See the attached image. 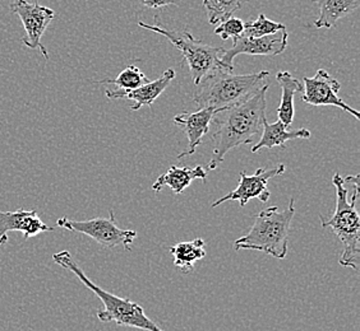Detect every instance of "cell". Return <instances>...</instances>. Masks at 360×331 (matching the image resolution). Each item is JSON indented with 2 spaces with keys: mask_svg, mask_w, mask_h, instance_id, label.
Segmentation results:
<instances>
[{
  "mask_svg": "<svg viewBox=\"0 0 360 331\" xmlns=\"http://www.w3.org/2000/svg\"><path fill=\"white\" fill-rule=\"evenodd\" d=\"M269 84H266L253 96L242 104L224 109L216 114L214 119L216 129L212 135L214 153L208 162L206 171L219 168L231 149L240 145L250 144L256 134L262 133L266 119V93Z\"/></svg>",
  "mask_w": 360,
  "mask_h": 331,
  "instance_id": "6da1fadb",
  "label": "cell"
},
{
  "mask_svg": "<svg viewBox=\"0 0 360 331\" xmlns=\"http://www.w3.org/2000/svg\"><path fill=\"white\" fill-rule=\"evenodd\" d=\"M208 173L205 167H178L172 166L167 173L159 176L153 185V191L159 193L164 187H170L175 195H179L187 189L194 180L201 179L203 182L207 180Z\"/></svg>",
  "mask_w": 360,
  "mask_h": 331,
  "instance_id": "9a60e30c",
  "label": "cell"
},
{
  "mask_svg": "<svg viewBox=\"0 0 360 331\" xmlns=\"http://www.w3.org/2000/svg\"><path fill=\"white\" fill-rule=\"evenodd\" d=\"M175 76V70L170 68L165 70L158 79L150 81L136 90H106L105 96L109 100H131L134 102L131 106V110L139 111L143 106H153V102L161 96V93L169 87Z\"/></svg>",
  "mask_w": 360,
  "mask_h": 331,
  "instance_id": "5bb4252c",
  "label": "cell"
},
{
  "mask_svg": "<svg viewBox=\"0 0 360 331\" xmlns=\"http://www.w3.org/2000/svg\"><path fill=\"white\" fill-rule=\"evenodd\" d=\"M285 170H286L285 165L280 163L269 170L261 167L253 175H247L242 171L239 173L240 179H239L238 187L233 191H230L220 199H217L215 203H212L211 207H219L225 201H239L242 208L245 207L250 199H259L262 203L269 201L271 196L270 190L267 189L269 181L276 176L283 175Z\"/></svg>",
  "mask_w": 360,
  "mask_h": 331,
  "instance_id": "9c48e42d",
  "label": "cell"
},
{
  "mask_svg": "<svg viewBox=\"0 0 360 331\" xmlns=\"http://www.w3.org/2000/svg\"><path fill=\"white\" fill-rule=\"evenodd\" d=\"M205 241L202 238H195L193 241L179 242L170 248V252L174 257V265L183 273H193L194 265L198 260L206 256Z\"/></svg>",
  "mask_w": 360,
  "mask_h": 331,
  "instance_id": "d6986e66",
  "label": "cell"
},
{
  "mask_svg": "<svg viewBox=\"0 0 360 331\" xmlns=\"http://www.w3.org/2000/svg\"><path fill=\"white\" fill-rule=\"evenodd\" d=\"M56 226L65 228L70 232L89 236L106 248L123 246L127 251H131L133 242L137 238V232L118 227L112 210H110L109 218H94L89 221H73L63 217L56 221Z\"/></svg>",
  "mask_w": 360,
  "mask_h": 331,
  "instance_id": "52a82bcc",
  "label": "cell"
},
{
  "mask_svg": "<svg viewBox=\"0 0 360 331\" xmlns=\"http://www.w3.org/2000/svg\"><path fill=\"white\" fill-rule=\"evenodd\" d=\"M153 25H147L145 22L139 21V26L147 31L156 32L164 36L167 40L172 42L175 48L180 51L184 60L187 62L188 69L193 79L194 86L198 84L202 78L215 73L217 70H230L222 64L221 56L225 48H217L208 45L195 39L188 31H179L167 28L160 20L159 15H155ZM233 73V72H231Z\"/></svg>",
  "mask_w": 360,
  "mask_h": 331,
  "instance_id": "8992f818",
  "label": "cell"
},
{
  "mask_svg": "<svg viewBox=\"0 0 360 331\" xmlns=\"http://www.w3.org/2000/svg\"><path fill=\"white\" fill-rule=\"evenodd\" d=\"M269 76L267 70L250 74L217 70L195 84L193 101L200 109H228L253 96L267 84Z\"/></svg>",
  "mask_w": 360,
  "mask_h": 331,
  "instance_id": "7a4b0ae2",
  "label": "cell"
},
{
  "mask_svg": "<svg viewBox=\"0 0 360 331\" xmlns=\"http://www.w3.org/2000/svg\"><path fill=\"white\" fill-rule=\"evenodd\" d=\"M54 231L39 218L37 210L18 209L15 212H1L0 210V245L8 242L9 232H22L23 238L28 240L31 237L40 235L42 232Z\"/></svg>",
  "mask_w": 360,
  "mask_h": 331,
  "instance_id": "4fadbf2b",
  "label": "cell"
},
{
  "mask_svg": "<svg viewBox=\"0 0 360 331\" xmlns=\"http://www.w3.org/2000/svg\"><path fill=\"white\" fill-rule=\"evenodd\" d=\"M53 260L64 269L70 270L82 283L96 295L104 304V309L97 311V318L103 323H115L119 326H127L145 331H164L159 325L146 315L145 310L129 298L115 296L108 290L100 288L84 274L78 266L70 251H60L53 255Z\"/></svg>",
  "mask_w": 360,
  "mask_h": 331,
  "instance_id": "3957f363",
  "label": "cell"
},
{
  "mask_svg": "<svg viewBox=\"0 0 360 331\" xmlns=\"http://www.w3.org/2000/svg\"><path fill=\"white\" fill-rule=\"evenodd\" d=\"M319 6V18L314 22L317 28H333L338 22L354 13L360 6V0H313Z\"/></svg>",
  "mask_w": 360,
  "mask_h": 331,
  "instance_id": "e0dca14e",
  "label": "cell"
},
{
  "mask_svg": "<svg viewBox=\"0 0 360 331\" xmlns=\"http://www.w3.org/2000/svg\"><path fill=\"white\" fill-rule=\"evenodd\" d=\"M11 11L20 17L26 36L22 43L28 48H40L44 58L49 60V53L42 45L41 39L50 22L54 20L56 12L51 8L44 7L39 3H28L27 0H15L11 4Z\"/></svg>",
  "mask_w": 360,
  "mask_h": 331,
  "instance_id": "ba28073f",
  "label": "cell"
},
{
  "mask_svg": "<svg viewBox=\"0 0 360 331\" xmlns=\"http://www.w3.org/2000/svg\"><path fill=\"white\" fill-rule=\"evenodd\" d=\"M295 214V199H290L289 205L284 210L277 207L264 209L257 214L255 223L247 235L234 242L238 250H256L283 260L288 255L289 232L291 222Z\"/></svg>",
  "mask_w": 360,
  "mask_h": 331,
  "instance_id": "277c9868",
  "label": "cell"
},
{
  "mask_svg": "<svg viewBox=\"0 0 360 331\" xmlns=\"http://www.w3.org/2000/svg\"><path fill=\"white\" fill-rule=\"evenodd\" d=\"M148 82H150L148 76H146L145 73L139 69V67L129 65L115 79H104V81L97 83L114 84V86H117L118 90H132Z\"/></svg>",
  "mask_w": 360,
  "mask_h": 331,
  "instance_id": "44dd1931",
  "label": "cell"
},
{
  "mask_svg": "<svg viewBox=\"0 0 360 331\" xmlns=\"http://www.w3.org/2000/svg\"><path fill=\"white\" fill-rule=\"evenodd\" d=\"M248 0H203L210 25H217L234 17Z\"/></svg>",
  "mask_w": 360,
  "mask_h": 331,
  "instance_id": "ffe728a7",
  "label": "cell"
},
{
  "mask_svg": "<svg viewBox=\"0 0 360 331\" xmlns=\"http://www.w3.org/2000/svg\"><path fill=\"white\" fill-rule=\"evenodd\" d=\"M224 109H200L195 112H181L174 118V123L179 125L181 130L186 133L188 138V148L183 153H180L178 158L192 156L197 151V148L202 144L205 135L210 130V125L212 124L216 114Z\"/></svg>",
  "mask_w": 360,
  "mask_h": 331,
  "instance_id": "7c38bea8",
  "label": "cell"
},
{
  "mask_svg": "<svg viewBox=\"0 0 360 331\" xmlns=\"http://www.w3.org/2000/svg\"><path fill=\"white\" fill-rule=\"evenodd\" d=\"M286 29V26L283 23L271 21L264 13L259 14L255 21L245 23L243 37H250V39H259L264 36L274 35L280 31Z\"/></svg>",
  "mask_w": 360,
  "mask_h": 331,
  "instance_id": "7402d4cb",
  "label": "cell"
},
{
  "mask_svg": "<svg viewBox=\"0 0 360 331\" xmlns=\"http://www.w3.org/2000/svg\"><path fill=\"white\" fill-rule=\"evenodd\" d=\"M341 84L339 81L330 76L325 69L317 70L313 76L303 78V101L312 106H333L349 112L356 120H360V114L339 97Z\"/></svg>",
  "mask_w": 360,
  "mask_h": 331,
  "instance_id": "8fae6325",
  "label": "cell"
},
{
  "mask_svg": "<svg viewBox=\"0 0 360 331\" xmlns=\"http://www.w3.org/2000/svg\"><path fill=\"white\" fill-rule=\"evenodd\" d=\"M289 126H286L284 123L277 120L274 124H269L266 120L264 123V129H262V137L256 145H253L252 152H259L262 148H269L272 149L275 147L285 148V143L288 140H294V139H309L311 138V131L305 128L297 129V130H288Z\"/></svg>",
  "mask_w": 360,
  "mask_h": 331,
  "instance_id": "2e32d148",
  "label": "cell"
},
{
  "mask_svg": "<svg viewBox=\"0 0 360 331\" xmlns=\"http://www.w3.org/2000/svg\"><path fill=\"white\" fill-rule=\"evenodd\" d=\"M333 184L336 189V209L330 218H323L322 215L319 217L322 227L330 228L344 246L340 265L359 270L360 218L355 207L359 191H354L352 201H349V190L340 173L333 175Z\"/></svg>",
  "mask_w": 360,
  "mask_h": 331,
  "instance_id": "5b68a950",
  "label": "cell"
},
{
  "mask_svg": "<svg viewBox=\"0 0 360 331\" xmlns=\"http://www.w3.org/2000/svg\"><path fill=\"white\" fill-rule=\"evenodd\" d=\"M276 81L281 87V101L277 107V118L286 126H290L295 116L294 96L297 92H303V83L291 76L289 72H278Z\"/></svg>",
  "mask_w": 360,
  "mask_h": 331,
  "instance_id": "ac0fdd59",
  "label": "cell"
},
{
  "mask_svg": "<svg viewBox=\"0 0 360 331\" xmlns=\"http://www.w3.org/2000/svg\"><path fill=\"white\" fill-rule=\"evenodd\" d=\"M288 40L289 34L286 29L259 39L239 36L233 40V46L224 51L220 60L230 72H234V59L236 56L243 54L253 56L280 55L288 48Z\"/></svg>",
  "mask_w": 360,
  "mask_h": 331,
  "instance_id": "30bf717a",
  "label": "cell"
},
{
  "mask_svg": "<svg viewBox=\"0 0 360 331\" xmlns=\"http://www.w3.org/2000/svg\"><path fill=\"white\" fill-rule=\"evenodd\" d=\"M244 27H245V22L236 18V17H231L226 21L219 23V26L215 28V35L220 36L222 40H234L236 37L243 35L244 32Z\"/></svg>",
  "mask_w": 360,
  "mask_h": 331,
  "instance_id": "603a6c76",
  "label": "cell"
},
{
  "mask_svg": "<svg viewBox=\"0 0 360 331\" xmlns=\"http://www.w3.org/2000/svg\"><path fill=\"white\" fill-rule=\"evenodd\" d=\"M142 6L153 9H159V8L167 7V6H175V0H139Z\"/></svg>",
  "mask_w": 360,
  "mask_h": 331,
  "instance_id": "cb8c5ba5",
  "label": "cell"
}]
</instances>
